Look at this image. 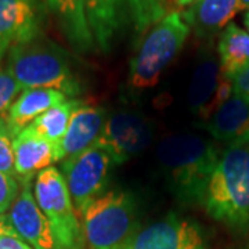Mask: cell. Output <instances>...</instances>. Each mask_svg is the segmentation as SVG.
<instances>
[{
	"mask_svg": "<svg viewBox=\"0 0 249 249\" xmlns=\"http://www.w3.org/2000/svg\"><path fill=\"white\" fill-rule=\"evenodd\" d=\"M220 152L216 142L196 134H172L160 142L157 158L178 201L202 205Z\"/></svg>",
	"mask_w": 249,
	"mask_h": 249,
	"instance_id": "obj_1",
	"label": "cell"
},
{
	"mask_svg": "<svg viewBox=\"0 0 249 249\" xmlns=\"http://www.w3.org/2000/svg\"><path fill=\"white\" fill-rule=\"evenodd\" d=\"M202 205L231 229L249 226V140L229 144L211 175Z\"/></svg>",
	"mask_w": 249,
	"mask_h": 249,
	"instance_id": "obj_2",
	"label": "cell"
},
{
	"mask_svg": "<svg viewBox=\"0 0 249 249\" xmlns=\"http://www.w3.org/2000/svg\"><path fill=\"white\" fill-rule=\"evenodd\" d=\"M7 71L24 90L53 89L67 97L83 91L67 52L42 37L10 47Z\"/></svg>",
	"mask_w": 249,
	"mask_h": 249,
	"instance_id": "obj_3",
	"label": "cell"
},
{
	"mask_svg": "<svg viewBox=\"0 0 249 249\" xmlns=\"http://www.w3.org/2000/svg\"><path fill=\"white\" fill-rule=\"evenodd\" d=\"M190 29L181 11L172 13L157 22L130 61L129 86L134 90L154 88L160 73L181 50Z\"/></svg>",
	"mask_w": 249,
	"mask_h": 249,
	"instance_id": "obj_4",
	"label": "cell"
},
{
	"mask_svg": "<svg viewBox=\"0 0 249 249\" xmlns=\"http://www.w3.org/2000/svg\"><path fill=\"white\" fill-rule=\"evenodd\" d=\"M79 214L85 238L91 249H118L136 231V201L127 191H106Z\"/></svg>",
	"mask_w": 249,
	"mask_h": 249,
	"instance_id": "obj_5",
	"label": "cell"
},
{
	"mask_svg": "<svg viewBox=\"0 0 249 249\" xmlns=\"http://www.w3.org/2000/svg\"><path fill=\"white\" fill-rule=\"evenodd\" d=\"M34 196L62 249H85L86 238L82 223L61 172L54 166L39 172Z\"/></svg>",
	"mask_w": 249,
	"mask_h": 249,
	"instance_id": "obj_6",
	"label": "cell"
},
{
	"mask_svg": "<svg viewBox=\"0 0 249 249\" xmlns=\"http://www.w3.org/2000/svg\"><path fill=\"white\" fill-rule=\"evenodd\" d=\"M114 166L115 163L109 154L96 142L78 155L64 160L61 173L78 212L106 193Z\"/></svg>",
	"mask_w": 249,
	"mask_h": 249,
	"instance_id": "obj_7",
	"label": "cell"
},
{
	"mask_svg": "<svg viewBox=\"0 0 249 249\" xmlns=\"http://www.w3.org/2000/svg\"><path fill=\"white\" fill-rule=\"evenodd\" d=\"M151 140V124L144 116L118 111L107 118L96 144L109 154L115 165H122L144 151Z\"/></svg>",
	"mask_w": 249,
	"mask_h": 249,
	"instance_id": "obj_8",
	"label": "cell"
},
{
	"mask_svg": "<svg viewBox=\"0 0 249 249\" xmlns=\"http://www.w3.org/2000/svg\"><path fill=\"white\" fill-rule=\"evenodd\" d=\"M204 237L196 223L170 213L134 231L118 249H201Z\"/></svg>",
	"mask_w": 249,
	"mask_h": 249,
	"instance_id": "obj_9",
	"label": "cell"
},
{
	"mask_svg": "<svg viewBox=\"0 0 249 249\" xmlns=\"http://www.w3.org/2000/svg\"><path fill=\"white\" fill-rule=\"evenodd\" d=\"M45 6L40 0H0V45L10 47L40 37Z\"/></svg>",
	"mask_w": 249,
	"mask_h": 249,
	"instance_id": "obj_10",
	"label": "cell"
},
{
	"mask_svg": "<svg viewBox=\"0 0 249 249\" xmlns=\"http://www.w3.org/2000/svg\"><path fill=\"white\" fill-rule=\"evenodd\" d=\"M9 219L18 237L34 249H62L53 229L31 190V183H24L19 194L11 205Z\"/></svg>",
	"mask_w": 249,
	"mask_h": 249,
	"instance_id": "obj_11",
	"label": "cell"
},
{
	"mask_svg": "<svg viewBox=\"0 0 249 249\" xmlns=\"http://www.w3.org/2000/svg\"><path fill=\"white\" fill-rule=\"evenodd\" d=\"M90 29L103 53H109L118 32L133 21L134 0H85Z\"/></svg>",
	"mask_w": 249,
	"mask_h": 249,
	"instance_id": "obj_12",
	"label": "cell"
},
{
	"mask_svg": "<svg viewBox=\"0 0 249 249\" xmlns=\"http://www.w3.org/2000/svg\"><path fill=\"white\" fill-rule=\"evenodd\" d=\"M14 169L21 184L31 183L35 173L47 169L57 162V152L50 142L29 124L13 140Z\"/></svg>",
	"mask_w": 249,
	"mask_h": 249,
	"instance_id": "obj_13",
	"label": "cell"
},
{
	"mask_svg": "<svg viewBox=\"0 0 249 249\" xmlns=\"http://www.w3.org/2000/svg\"><path fill=\"white\" fill-rule=\"evenodd\" d=\"M204 127L216 142L234 144L249 140V97L234 93L214 111Z\"/></svg>",
	"mask_w": 249,
	"mask_h": 249,
	"instance_id": "obj_14",
	"label": "cell"
},
{
	"mask_svg": "<svg viewBox=\"0 0 249 249\" xmlns=\"http://www.w3.org/2000/svg\"><path fill=\"white\" fill-rule=\"evenodd\" d=\"M46 7L53 14L62 35L78 53H90L94 37L90 29L85 0H46Z\"/></svg>",
	"mask_w": 249,
	"mask_h": 249,
	"instance_id": "obj_15",
	"label": "cell"
},
{
	"mask_svg": "<svg viewBox=\"0 0 249 249\" xmlns=\"http://www.w3.org/2000/svg\"><path fill=\"white\" fill-rule=\"evenodd\" d=\"M107 121V112L103 107L80 104L73 111L68 130L60 147V160L78 155L91 147L101 134Z\"/></svg>",
	"mask_w": 249,
	"mask_h": 249,
	"instance_id": "obj_16",
	"label": "cell"
},
{
	"mask_svg": "<svg viewBox=\"0 0 249 249\" xmlns=\"http://www.w3.org/2000/svg\"><path fill=\"white\" fill-rule=\"evenodd\" d=\"M240 11L244 9L238 0H196L183 13V17L196 36L209 37L231 24Z\"/></svg>",
	"mask_w": 249,
	"mask_h": 249,
	"instance_id": "obj_17",
	"label": "cell"
},
{
	"mask_svg": "<svg viewBox=\"0 0 249 249\" xmlns=\"http://www.w3.org/2000/svg\"><path fill=\"white\" fill-rule=\"evenodd\" d=\"M67 101V96L53 89H27L4 112L13 137L32 124L47 109Z\"/></svg>",
	"mask_w": 249,
	"mask_h": 249,
	"instance_id": "obj_18",
	"label": "cell"
},
{
	"mask_svg": "<svg viewBox=\"0 0 249 249\" xmlns=\"http://www.w3.org/2000/svg\"><path fill=\"white\" fill-rule=\"evenodd\" d=\"M219 65L222 75L232 79L249 68V34L237 24H229L220 35Z\"/></svg>",
	"mask_w": 249,
	"mask_h": 249,
	"instance_id": "obj_19",
	"label": "cell"
},
{
	"mask_svg": "<svg viewBox=\"0 0 249 249\" xmlns=\"http://www.w3.org/2000/svg\"><path fill=\"white\" fill-rule=\"evenodd\" d=\"M220 76V65L212 55L205 57L196 65L187 93V104L193 114L199 115V112L208 106L213 97Z\"/></svg>",
	"mask_w": 249,
	"mask_h": 249,
	"instance_id": "obj_20",
	"label": "cell"
},
{
	"mask_svg": "<svg viewBox=\"0 0 249 249\" xmlns=\"http://www.w3.org/2000/svg\"><path fill=\"white\" fill-rule=\"evenodd\" d=\"M82 103L83 101L78 100V98L67 100L61 104L47 109L31 124V126L36 132L42 137H45L46 140L55 148L57 160H60V147H61L62 140L68 130L72 114Z\"/></svg>",
	"mask_w": 249,
	"mask_h": 249,
	"instance_id": "obj_21",
	"label": "cell"
},
{
	"mask_svg": "<svg viewBox=\"0 0 249 249\" xmlns=\"http://www.w3.org/2000/svg\"><path fill=\"white\" fill-rule=\"evenodd\" d=\"M180 7L181 0H134V25L139 31H145L151 24L160 22L166 16L178 11Z\"/></svg>",
	"mask_w": 249,
	"mask_h": 249,
	"instance_id": "obj_22",
	"label": "cell"
},
{
	"mask_svg": "<svg viewBox=\"0 0 249 249\" xmlns=\"http://www.w3.org/2000/svg\"><path fill=\"white\" fill-rule=\"evenodd\" d=\"M13 134L4 114L0 115V170L17 178L14 169V150H13ZM18 180V178H17Z\"/></svg>",
	"mask_w": 249,
	"mask_h": 249,
	"instance_id": "obj_23",
	"label": "cell"
},
{
	"mask_svg": "<svg viewBox=\"0 0 249 249\" xmlns=\"http://www.w3.org/2000/svg\"><path fill=\"white\" fill-rule=\"evenodd\" d=\"M22 90L24 89L9 71L0 70V115L11 107V104L17 100Z\"/></svg>",
	"mask_w": 249,
	"mask_h": 249,
	"instance_id": "obj_24",
	"label": "cell"
},
{
	"mask_svg": "<svg viewBox=\"0 0 249 249\" xmlns=\"http://www.w3.org/2000/svg\"><path fill=\"white\" fill-rule=\"evenodd\" d=\"M232 94H234L232 79L222 75V76H220V80H219V85H217V88H216V91H214L213 97L211 98V101L208 103V106L199 112V115L198 116H199L202 121H206L217 108L222 106L223 103H226L229 98L231 97Z\"/></svg>",
	"mask_w": 249,
	"mask_h": 249,
	"instance_id": "obj_25",
	"label": "cell"
},
{
	"mask_svg": "<svg viewBox=\"0 0 249 249\" xmlns=\"http://www.w3.org/2000/svg\"><path fill=\"white\" fill-rule=\"evenodd\" d=\"M19 194L18 180L0 170V214L10 211L16 198Z\"/></svg>",
	"mask_w": 249,
	"mask_h": 249,
	"instance_id": "obj_26",
	"label": "cell"
},
{
	"mask_svg": "<svg viewBox=\"0 0 249 249\" xmlns=\"http://www.w3.org/2000/svg\"><path fill=\"white\" fill-rule=\"evenodd\" d=\"M234 93L249 97V68L232 78Z\"/></svg>",
	"mask_w": 249,
	"mask_h": 249,
	"instance_id": "obj_27",
	"label": "cell"
},
{
	"mask_svg": "<svg viewBox=\"0 0 249 249\" xmlns=\"http://www.w3.org/2000/svg\"><path fill=\"white\" fill-rule=\"evenodd\" d=\"M0 249H34L19 237L3 235L0 237Z\"/></svg>",
	"mask_w": 249,
	"mask_h": 249,
	"instance_id": "obj_28",
	"label": "cell"
},
{
	"mask_svg": "<svg viewBox=\"0 0 249 249\" xmlns=\"http://www.w3.org/2000/svg\"><path fill=\"white\" fill-rule=\"evenodd\" d=\"M3 235L18 237L17 231L14 230L13 224L10 222L9 214H0V237H3Z\"/></svg>",
	"mask_w": 249,
	"mask_h": 249,
	"instance_id": "obj_29",
	"label": "cell"
},
{
	"mask_svg": "<svg viewBox=\"0 0 249 249\" xmlns=\"http://www.w3.org/2000/svg\"><path fill=\"white\" fill-rule=\"evenodd\" d=\"M244 10H249V0H238Z\"/></svg>",
	"mask_w": 249,
	"mask_h": 249,
	"instance_id": "obj_30",
	"label": "cell"
},
{
	"mask_svg": "<svg viewBox=\"0 0 249 249\" xmlns=\"http://www.w3.org/2000/svg\"><path fill=\"white\" fill-rule=\"evenodd\" d=\"M245 25H247V29H248L249 34V10L247 11V14H245Z\"/></svg>",
	"mask_w": 249,
	"mask_h": 249,
	"instance_id": "obj_31",
	"label": "cell"
},
{
	"mask_svg": "<svg viewBox=\"0 0 249 249\" xmlns=\"http://www.w3.org/2000/svg\"><path fill=\"white\" fill-rule=\"evenodd\" d=\"M193 1H196V0H181V7L187 6V4H191Z\"/></svg>",
	"mask_w": 249,
	"mask_h": 249,
	"instance_id": "obj_32",
	"label": "cell"
},
{
	"mask_svg": "<svg viewBox=\"0 0 249 249\" xmlns=\"http://www.w3.org/2000/svg\"><path fill=\"white\" fill-rule=\"evenodd\" d=\"M3 54H4V50L1 49V45H0V60H1V57H3Z\"/></svg>",
	"mask_w": 249,
	"mask_h": 249,
	"instance_id": "obj_33",
	"label": "cell"
},
{
	"mask_svg": "<svg viewBox=\"0 0 249 249\" xmlns=\"http://www.w3.org/2000/svg\"><path fill=\"white\" fill-rule=\"evenodd\" d=\"M201 249H205V248H201Z\"/></svg>",
	"mask_w": 249,
	"mask_h": 249,
	"instance_id": "obj_34",
	"label": "cell"
}]
</instances>
